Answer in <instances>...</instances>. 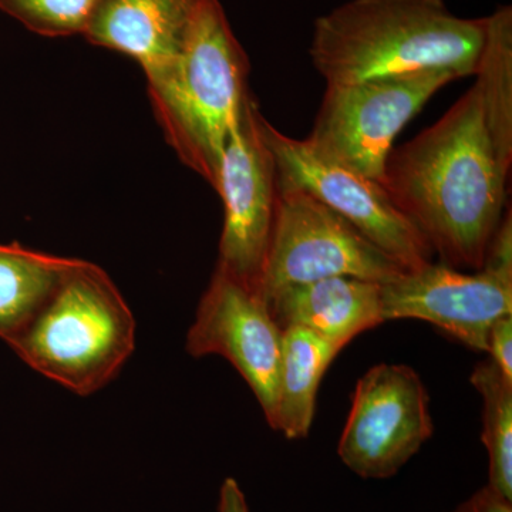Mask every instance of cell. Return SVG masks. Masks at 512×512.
Returning a JSON list of instances; mask_svg holds the SVG:
<instances>
[{
	"label": "cell",
	"mask_w": 512,
	"mask_h": 512,
	"mask_svg": "<svg viewBox=\"0 0 512 512\" xmlns=\"http://www.w3.org/2000/svg\"><path fill=\"white\" fill-rule=\"evenodd\" d=\"M448 70L326 86L306 143L323 160L380 184L394 138L440 89L458 80Z\"/></svg>",
	"instance_id": "cell-5"
},
{
	"label": "cell",
	"mask_w": 512,
	"mask_h": 512,
	"mask_svg": "<svg viewBox=\"0 0 512 512\" xmlns=\"http://www.w3.org/2000/svg\"><path fill=\"white\" fill-rule=\"evenodd\" d=\"M249 97L225 146L215 191L224 204L218 266L259 292L278 202V173ZM261 293V292H259Z\"/></svg>",
	"instance_id": "cell-9"
},
{
	"label": "cell",
	"mask_w": 512,
	"mask_h": 512,
	"mask_svg": "<svg viewBox=\"0 0 512 512\" xmlns=\"http://www.w3.org/2000/svg\"><path fill=\"white\" fill-rule=\"evenodd\" d=\"M282 335L261 293L217 265L188 329L185 349L194 357H225L251 387L272 426L278 403Z\"/></svg>",
	"instance_id": "cell-10"
},
{
	"label": "cell",
	"mask_w": 512,
	"mask_h": 512,
	"mask_svg": "<svg viewBox=\"0 0 512 512\" xmlns=\"http://www.w3.org/2000/svg\"><path fill=\"white\" fill-rule=\"evenodd\" d=\"M266 303L281 329L301 326L339 349L384 322L382 284L350 276L289 285Z\"/></svg>",
	"instance_id": "cell-13"
},
{
	"label": "cell",
	"mask_w": 512,
	"mask_h": 512,
	"mask_svg": "<svg viewBox=\"0 0 512 512\" xmlns=\"http://www.w3.org/2000/svg\"><path fill=\"white\" fill-rule=\"evenodd\" d=\"M471 383L483 399V434L488 487L512 501V382L490 359L478 363Z\"/></svg>",
	"instance_id": "cell-17"
},
{
	"label": "cell",
	"mask_w": 512,
	"mask_h": 512,
	"mask_svg": "<svg viewBox=\"0 0 512 512\" xmlns=\"http://www.w3.org/2000/svg\"><path fill=\"white\" fill-rule=\"evenodd\" d=\"M282 330L278 403L271 427L286 439H303L315 419L319 384L342 349L301 326Z\"/></svg>",
	"instance_id": "cell-14"
},
{
	"label": "cell",
	"mask_w": 512,
	"mask_h": 512,
	"mask_svg": "<svg viewBox=\"0 0 512 512\" xmlns=\"http://www.w3.org/2000/svg\"><path fill=\"white\" fill-rule=\"evenodd\" d=\"M201 0H101L83 36L140 64L147 82L180 59Z\"/></svg>",
	"instance_id": "cell-12"
},
{
	"label": "cell",
	"mask_w": 512,
	"mask_h": 512,
	"mask_svg": "<svg viewBox=\"0 0 512 512\" xmlns=\"http://www.w3.org/2000/svg\"><path fill=\"white\" fill-rule=\"evenodd\" d=\"M451 512H512V501L485 485Z\"/></svg>",
	"instance_id": "cell-21"
},
{
	"label": "cell",
	"mask_w": 512,
	"mask_h": 512,
	"mask_svg": "<svg viewBox=\"0 0 512 512\" xmlns=\"http://www.w3.org/2000/svg\"><path fill=\"white\" fill-rule=\"evenodd\" d=\"M101 0H0V10L46 37L83 35Z\"/></svg>",
	"instance_id": "cell-18"
},
{
	"label": "cell",
	"mask_w": 512,
	"mask_h": 512,
	"mask_svg": "<svg viewBox=\"0 0 512 512\" xmlns=\"http://www.w3.org/2000/svg\"><path fill=\"white\" fill-rule=\"evenodd\" d=\"M404 268L350 222L295 185L278 180V202L262 271L266 299L289 285L333 276L386 284Z\"/></svg>",
	"instance_id": "cell-6"
},
{
	"label": "cell",
	"mask_w": 512,
	"mask_h": 512,
	"mask_svg": "<svg viewBox=\"0 0 512 512\" xmlns=\"http://www.w3.org/2000/svg\"><path fill=\"white\" fill-rule=\"evenodd\" d=\"M476 87L495 150L505 167L512 164V8L500 6L485 18Z\"/></svg>",
	"instance_id": "cell-16"
},
{
	"label": "cell",
	"mask_w": 512,
	"mask_h": 512,
	"mask_svg": "<svg viewBox=\"0 0 512 512\" xmlns=\"http://www.w3.org/2000/svg\"><path fill=\"white\" fill-rule=\"evenodd\" d=\"M248 73L247 53L220 0H201L180 59L148 83L165 140L214 190L228 138L251 97Z\"/></svg>",
	"instance_id": "cell-3"
},
{
	"label": "cell",
	"mask_w": 512,
	"mask_h": 512,
	"mask_svg": "<svg viewBox=\"0 0 512 512\" xmlns=\"http://www.w3.org/2000/svg\"><path fill=\"white\" fill-rule=\"evenodd\" d=\"M258 127L274 156L278 180L301 188L345 218L404 271L433 262L429 242L394 207L382 185L316 156L306 140L285 136L261 113Z\"/></svg>",
	"instance_id": "cell-7"
},
{
	"label": "cell",
	"mask_w": 512,
	"mask_h": 512,
	"mask_svg": "<svg viewBox=\"0 0 512 512\" xmlns=\"http://www.w3.org/2000/svg\"><path fill=\"white\" fill-rule=\"evenodd\" d=\"M491 362L512 382V315L495 320L487 336V350Z\"/></svg>",
	"instance_id": "cell-20"
},
{
	"label": "cell",
	"mask_w": 512,
	"mask_h": 512,
	"mask_svg": "<svg viewBox=\"0 0 512 512\" xmlns=\"http://www.w3.org/2000/svg\"><path fill=\"white\" fill-rule=\"evenodd\" d=\"M218 512H249L245 495L234 478H227L222 484Z\"/></svg>",
	"instance_id": "cell-22"
},
{
	"label": "cell",
	"mask_w": 512,
	"mask_h": 512,
	"mask_svg": "<svg viewBox=\"0 0 512 512\" xmlns=\"http://www.w3.org/2000/svg\"><path fill=\"white\" fill-rule=\"evenodd\" d=\"M485 18L454 15L444 0H349L313 23V67L326 86L448 70L474 76Z\"/></svg>",
	"instance_id": "cell-2"
},
{
	"label": "cell",
	"mask_w": 512,
	"mask_h": 512,
	"mask_svg": "<svg viewBox=\"0 0 512 512\" xmlns=\"http://www.w3.org/2000/svg\"><path fill=\"white\" fill-rule=\"evenodd\" d=\"M384 322L433 323L468 348L485 352L495 320L512 315V278L481 268L463 274L446 264H427L382 284Z\"/></svg>",
	"instance_id": "cell-11"
},
{
	"label": "cell",
	"mask_w": 512,
	"mask_h": 512,
	"mask_svg": "<svg viewBox=\"0 0 512 512\" xmlns=\"http://www.w3.org/2000/svg\"><path fill=\"white\" fill-rule=\"evenodd\" d=\"M510 171L474 84L433 126L392 148L380 185L443 264L480 271L507 210Z\"/></svg>",
	"instance_id": "cell-1"
},
{
	"label": "cell",
	"mask_w": 512,
	"mask_h": 512,
	"mask_svg": "<svg viewBox=\"0 0 512 512\" xmlns=\"http://www.w3.org/2000/svg\"><path fill=\"white\" fill-rule=\"evenodd\" d=\"M64 258L16 244H0V339L9 343L35 318L72 269Z\"/></svg>",
	"instance_id": "cell-15"
},
{
	"label": "cell",
	"mask_w": 512,
	"mask_h": 512,
	"mask_svg": "<svg viewBox=\"0 0 512 512\" xmlns=\"http://www.w3.org/2000/svg\"><path fill=\"white\" fill-rule=\"evenodd\" d=\"M136 318L110 275L76 259L35 318L8 345L77 396L116 379L136 349Z\"/></svg>",
	"instance_id": "cell-4"
},
{
	"label": "cell",
	"mask_w": 512,
	"mask_h": 512,
	"mask_svg": "<svg viewBox=\"0 0 512 512\" xmlns=\"http://www.w3.org/2000/svg\"><path fill=\"white\" fill-rule=\"evenodd\" d=\"M429 393L416 370L380 363L356 384L338 454L366 480L396 476L433 436Z\"/></svg>",
	"instance_id": "cell-8"
},
{
	"label": "cell",
	"mask_w": 512,
	"mask_h": 512,
	"mask_svg": "<svg viewBox=\"0 0 512 512\" xmlns=\"http://www.w3.org/2000/svg\"><path fill=\"white\" fill-rule=\"evenodd\" d=\"M483 269L512 278V214L511 205L505 210L500 224L485 252Z\"/></svg>",
	"instance_id": "cell-19"
}]
</instances>
